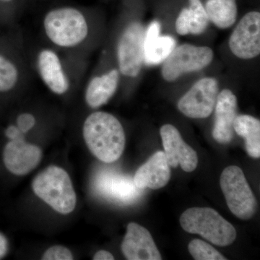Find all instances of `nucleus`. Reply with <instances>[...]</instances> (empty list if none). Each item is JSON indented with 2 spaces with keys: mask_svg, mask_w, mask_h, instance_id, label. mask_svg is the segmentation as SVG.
I'll return each mask as SVG.
<instances>
[{
  "mask_svg": "<svg viewBox=\"0 0 260 260\" xmlns=\"http://www.w3.org/2000/svg\"><path fill=\"white\" fill-rule=\"evenodd\" d=\"M42 31L47 45L58 50L86 57L91 48L93 25L84 8H51L43 17Z\"/></svg>",
  "mask_w": 260,
  "mask_h": 260,
  "instance_id": "f257e3e1",
  "label": "nucleus"
},
{
  "mask_svg": "<svg viewBox=\"0 0 260 260\" xmlns=\"http://www.w3.org/2000/svg\"><path fill=\"white\" fill-rule=\"evenodd\" d=\"M32 64L38 76L51 92L65 95L81 83L86 68V57L47 45L37 49Z\"/></svg>",
  "mask_w": 260,
  "mask_h": 260,
  "instance_id": "f03ea898",
  "label": "nucleus"
},
{
  "mask_svg": "<svg viewBox=\"0 0 260 260\" xmlns=\"http://www.w3.org/2000/svg\"><path fill=\"white\" fill-rule=\"evenodd\" d=\"M84 140L92 153L107 164L117 160L125 146L124 128L109 113L95 112L84 121Z\"/></svg>",
  "mask_w": 260,
  "mask_h": 260,
  "instance_id": "7ed1b4c3",
  "label": "nucleus"
},
{
  "mask_svg": "<svg viewBox=\"0 0 260 260\" xmlns=\"http://www.w3.org/2000/svg\"><path fill=\"white\" fill-rule=\"evenodd\" d=\"M35 194L58 213L66 215L74 210L76 194L68 173L61 168L51 166L32 181Z\"/></svg>",
  "mask_w": 260,
  "mask_h": 260,
  "instance_id": "20e7f679",
  "label": "nucleus"
},
{
  "mask_svg": "<svg viewBox=\"0 0 260 260\" xmlns=\"http://www.w3.org/2000/svg\"><path fill=\"white\" fill-rule=\"evenodd\" d=\"M185 232L198 234L214 245H231L237 238V231L216 211L210 208H191L180 217Z\"/></svg>",
  "mask_w": 260,
  "mask_h": 260,
  "instance_id": "39448f33",
  "label": "nucleus"
},
{
  "mask_svg": "<svg viewBox=\"0 0 260 260\" xmlns=\"http://www.w3.org/2000/svg\"><path fill=\"white\" fill-rule=\"evenodd\" d=\"M145 30L140 22L130 21L121 29L116 44V59L121 75L135 78L144 62Z\"/></svg>",
  "mask_w": 260,
  "mask_h": 260,
  "instance_id": "423d86ee",
  "label": "nucleus"
},
{
  "mask_svg": "<svg viewBox=\"0 0 260 260\" xmlns=\"http://www.w3.org/2000/svg\"><path fill=\"white\" fill-rule=\"evenodd\" d=\"M220 184L232 213L242 220L252 218L257 203L242 169L237 166L225 168L220 176Z\"/></svg>",
  "mask_w": 260,
  "mask_h": 260,
  "instance_id": "0eeeda50",
  "label": "nucleus"
},
{
  "mask_svg": "<svg viewBox=\"0 0 260 260\" xmlns=\"http://www.w3.org/2000/svg\"><path fill=\"white\" fill-rule=\"evenodd\" d=\"M213 51L208 47L183 44L174 48L164 61L162 76L168 82H174L185 73L200 71L210 64Z\"/></svg>",
  "mask_w": 260,
  "mask_h": 260,
  "instance_id": "6e6552de",
  "label": "nucleus"
},
{
  "mask_svg": "<svg viewBox=\"0 0 260 260\" xmlns=\"http://www.w3.org/2000/svg\"><path fill=\"white\" fill-rule=\"evenodd\" d=\"M218 95V81L213 78H203L181 98L178 109L187 117L205 119L213 113Z\"/></svg>",
  "mask_w": 260,
  "mask_h": 260,
  "instance_id": "1a4fd4ad",
  "label": "nucleus"
},
{
  "mask_svg": "<svg viewBox=\"0 0 260 260\" xmlns=\"http://www.w3.org/2000/svg\"><path fill=\"white\" fill-rule=\"evenodd\" d=\"M93 187L103 198L121 204L135 202L142 190L135 185L133 178L108 169L98 173L94 179Z\"/></svg>",
  "mask_w": 260,
  "mask_h": 260,
  "instance_id": "9d476101",
  "label": "nucleus"
},
{
  "mask_svg": "<svg viewBox=\"0 0 260 260\" xmlns=\"http://www.w3.org/2000/svg\"><path fill=\"white\" fill-rule=\"evenodd\" d=\"M233 54L242 59H251L260 53V13L249 12L241 19L230 39Z\"/></svg>",
  "mask_w": 260,
  "mask_h": 260,
  "instance_id": "9b49d317",
  "label": "nucleus"
},
{
  "mask_svg": "<svg viewBox=\"0 0 260 260\" xmlns=\"http://www.w3.org/2000/svg\"><path fill=\"white\" fill-rule=\"evenodd\" d=\"M160 134L164 153L170 167L180 166L184 172H194L198 167V154L182 139L179 130L172 124H165L160 128Z\"/></svg>",
  "mask_w": 260,
  "mask_h": 260,
  "instance_id": "f8f14e48",
  "label": "nucleus"
},
{
  "mask_svg": "<svg viewBox=\"0 0 260 260\" xmlns=\"http://www.w3.org/2000/svg\"><path fill=\"white\" fill-rule=\"evenodd\" d=\"M5 167L15 175H26L38 167L42 158V150L25 139L11 140L4 150Z\"/></svg>",
  "mask_w": 260,
  "mask_h": 260,
  "instance_id": "ddd939ff",
  "label": "nucleus"
},
{
  "mask_svg": "<svg viewBox=\"0 0 260 260\" xmlns=\"http://www.w3.org/2000/svg\"><path fill=\"white\" fill-rule=\"evenodd\" d=\"M121 250L126 259H162L150 233L136 223L128 224L126 234L121 244Z\"/></svg>",
  "mask_w": 260,
  "mask_h": 260,
  "instance_id": "4468645a",
  "label": "nucleus"
},
{
  "mask_svg": "<svg viewBox=\"0 0 260 260\" xmlns=\"http://www.w3.org/2000/svg\"><path fill=\"white\" fill-rule=\"evenodd\" d=\"M213 137L220 144H228L234 138V122L237 116V99L232 90L224 89L215 106Z\"/></svg>",
  "mask_w": 260,
  "mask_h": 260,
  "instance_id": "2eb2a0df",
  "label": "nucleus"
},
{
  "mask_svg": "<svg viewBox=\"0 0 260 260\" xmlns=\"http://www.w3.org/2000/svg\"><path fill=\"white\" fill-rule=\"evenodd\" d=\"M120 79L121 74L118 68L92 75L85 89L87 105L91 109H97L107 104L117 90Z\"/></svg>",
  "mask_w": 260,
  "mask_h": 260,
  "instance_id": "dca6fc26",
  "label": "nucleus"
},
{
  "mask_svg": "<svg viewBox=\"0 0 260 260\" xmlns=\"http://www.w3.org/2000/svg\"><path fill=\"white\" fill-rule=\"evenodd\" d=\"M171 179L170 166L162 151L156 152L148 161L138 169L133 179L140 189H158L168 184Z\"/></svg>",
  "mask_w": 260,
  "mask_h": 260,
  "instance_id": "f3484780",
  "label": "nucleus"
},
{
  "mask_svg": "<svg viewBox=\"0 0 260 260\" xmlns=\"http://www.w3.org/2000/svg\"><path fill=\"white\" fill-rule=\"evenodd\" d=\"M160 25L152 22L145 31L144 62L148 65H157L165 61L176 47V40L170 36H160Z\"/></svg>",
  "mask_w": 260,
  "mask_h": 260,
  "instance_id": "a211bd4d",
  "label": "nucleus"
},
{
  "mask_svg": "<svg viewBox=\"0 0 260 260\" xmlns=\"http://www.w3.org/2000/svg\"><path fill=\"white\" fill-rule=\"evenodd\" d=\"M234 130L245 140L246 150L254 158L260 157V121L250 115L237 116Z\"/></svg>",
  "mask_w": 260,
  "mask_h": 260,
  "instance_id": "6ab92c4d",
  "label": "nucleus"
},
{
  "mask_svg": "<svg viewBox=\"0 0 260 260\" xmlns=\"http://www.w3.org/2000/svg\"><path fill=\"white\" fill-rule=\"evenodd\" d=\"M27 70L25 62L20 63L14 59L0 54V92L8 93L25 84Z\"/></svg>",
  "mask_w": 260,
  "mask_h": 260,
  "instance_id": "aec40b11",
  "label": "nucleus"
},
{
  "mask_svg": "<svg viewBox=\"0 0 260 260\" xmlns=\"http://www.w3.org/2000/svg\"><path fill=\"white\" fill-rule=\"evenodd\" d=\"M205 9L209 20L219 28H230L237 20L236 0H208Z\"/></svg>",
  "mask_w": 260,
  "mask_h": 260,
  "instance_id": "412c9836",
  "label": "nucleus"
},
{
  "mask_svg": "<svg viewBox=\"0 0 260 260\" xmlns=\"http://www.w3.org/2000/svg\"><path fill=\"white\" fill-rule=\"evenodd\" d=\"M189 23L190 30L189 34H203L206 30L209 23V18L205 11V7L200 0H189Z\"/></svg>",
  "mask_w": 260,
  "mask_h": 260,
  "instance_id": "4be33fe9",
  "label": "nucleus"
},
{
  "mask_svg": "<svg viewBox=\"0 0 260 260\" xmlns=\"http://www.w3.org/2000/svg\"><path fill=\"white\" fill-rule=\"evenodd\" d=\"M189 253L196 260H226L218 250L209 244L200 240L194 239L188 245Z\"/></svg>",
  "mask_w": 260,
  "mask_h": 260,
  "instance_id": "5701e85b",
  "label": "nucleus"
},
{
  "mask_svg": "<svg viewBox=\"0 0 260 260\" xmlns=\"http://www.w3.org/2000/svg\"><path fill=\"white\" fill-rule=\"evenodd\" d=\"M44 260H72L73 255L71 251L62 246H51L43 256Z\"/></svg>",
  "mask_w": 260,
  "mask_h": 260,
  "instance_id": "b1692460",
  "label": "nucleus"
},
{
  "mask_svg": "<svg viewBox=\"0 0 260 260\" xmlns=\"http://www.w3.org/2000/svg\"><path fill=\"white\" fill-rule=\"evenodd\" d=\"M37 124V118L30 113H22L18 116L15 126L24 135L34 129Z\"/></svg>",
  "mask_w": 260,
  "mask_h": 260,
  "instance_id": "393cba45",
  "label": "nucleus"
},
{
  "mask_svg": "<svg viewBox=\"0 0 260 260\" xmlns=\"http://www.w3.org/2000/svg\"><path fill=\"white\" fill-rule=\"evenodd\" d=\"M176 30L181 36H185L189 34L190 23H189V13L188 8H184L176 20Z\"/></svg>",
  "mask_w": 260,
  "mask_h": 260,
  "instance_id": "a878e982",
  "label": "nucleus"
},
{
  "mask_svg": "<svg viewBox=\"0 0 260 260\" xmlns=\"http://www.w3.org/2000/svg\"><path fill=\"white\" fill-rule=\"evenodd\" d=\"M5 135L10 140L25 139V135L15 125H10L5 130Z\"/></svg>",
  "mask_w": 260,
  "mask_h": 260,
  "instance_id": "bb28decb",
  "label": "nucleus"
},
{
  "mask_svg": "<svg viewBox=\"0 0 260 260\" xmlns=\"http://www.w3.org/2000/svg\"><path fill=\"white\" fill-rule=\"evenodd\" d=\"M8 243L6 238L0 233V259L4 257L8 252Z\"/></svg>",
  "mask_w": 260,
  "mask_h": 260,
  "instance_id": "cd10ccee",
  "label": "nucleus"
},
{
  "mask_svg": "<svg viewBox=\"0 0 260 260\" xmlns=\"http://www.w3.org/2000/svg\"><path fill=\"white\" fill-rule=\"evenodd\" d=\"M94 260H114V256L107 251H99L94 255Z\"/></svg>",
  "mask_w": 260,
  "mask_h": 260,
  "instance_id": "c85d7f7f",
  "label": "nucleus"
},
{
  "mask_svg": "<svg viewBox=\"0 0 260 260\" xmlns=\"http://www.w3.org/2000/svg\"><path fill=\"white\" fill-rule=\"evenodd\" d=\"M18 0H0V3H3V4H13V3H17Z\"/></svg>",
  "mask_w": 260,
  "mask_h": 260,
  "instance_id": "c756f323",
  "label": "nucleus"
}]
</instances>
